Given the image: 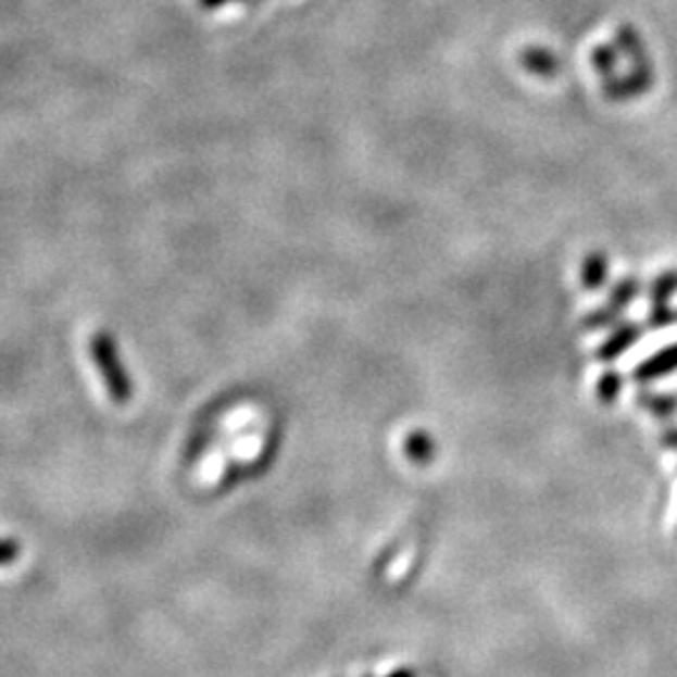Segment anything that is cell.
I'll list each match as a JSON object with an SVG mask.
<instances>
[{
	"label": "cell",
	"instance_id": "277c9868",
	"mask_svg": "<svg viewBox=\"0 0 677 677\" xmlns=\"http://www.w3.org/2000/svg\"><path fill=\"white\" fill-rule=\"evenodd\" d=\"M638 337H640V331H638V329H632V326H625V329H617V331L613 334V337H610V339L605 341V347L600 349V356H602V359H615V356H619L623 352H627V347L638 341Z\"/></svg>",
	"mask_w": 677,
	"mask_h": 677
},
{
	"label": "cell",
	"instance_id": "ba28073f",
	"mask_svg": "<svg viewBox=\"0 0 677 677\" xmlns=\"http://www.w3.org/2000/svg\"><path fill=\"white\" fill-rule=\"evenodd\" d=\"M617 394H619V377L617 374H605L600 381V397L610 402V399H615Z\"/></svg>",
	"mask_w": 677,
	"mask_h": 677
},
{
	"label": "cell",
	"instance_id": "5b68a950",
	"mask_svg": "<svg viewBox=\"0 0 677 677\" xmlns=\"http://www.w3.org/2000/svg\"><path fill=\"white\" fill-rule=\"evenodd\" d=\"M605 274H607V268H605V259L602 256H590L585 261V268H582V279H585V284H587V289H598L600 284H602V279H605Z\"/></svg>",
	"mask_w": 677,
	"mask_h": 677
},
{
	"label": "cell",
	"instance_id": "52a82bcc",
	"mask_svg": "<svg viewBox=\"0 0 677 677\" xmlns=\"http://www.w3.org/2000/svg\"><path fill=\"white\" fill-rule=\"evenodd\" d=\"M592 61L600 68V73H610V71L615 68V63H617V53L613 51V48L602 46V48H598V51L592 53Z\"/></svg>",
	"mask_w": 677,
	"mask_h": 677
},
{
	"label": "cell",
	"instance_id": "8992f818",
	"mask_svg": "<svg viewBox=\"0 0 677 677\" xmlns=\"http://www.w3.org/2000/svg\"><path fill=\"white\" fill-rule=\"evenodd\" d=\"M21 557V542L13 537H0V567L13 565Z\"/></svg>",
	"mask_w": 677,
	"mask_h": 677
},
{
	"label": "cell",
	"instance_id": "6da1fadb",
	"mask_svg": "<svg viewBox=\"0 0 677 677\" xmlns=\"http://www.w3.org/2000/svg\"><path fill=\"white\" fill-rule=\"evenodd\" d=\"M91 356L96 362V369L101 374L105 391L116 404H126L130 397H134V381L121 364L116 339L105 331H96L91 339Z\"/></svg>",
	"mask_w": 677,
	"mask_h": 677
},
{
	"label": "cell",
	"instance_id": "7a4b0ae2",
	"mask_svg": "<svg viewBox=\"0 0 677 677\" xmlns=\"http://www.w3.org/2000/svg\"><path fill=\"white\" fill-rule=\"evenodd\" d=\"M677 372V344L663 349L655 356H650L648 362H642V366L638 369V379L650 381L657 377H665V374Z\"/></svg>",
	"mask_w": 677,
	"mask_h": 677
},
{
	"label": "cell",
	"instance_id": "8fae6325",
	"mask_svg": "<svg viewBox=\"0 0 677 677\" xmlns=\"http://www.w3.org/2000/svg\"><path fill=\"white\" fill-rule=\"evenodd\" d=\"M663 442H665V444H673V447H677V431H675V429H673V431H665Z\"/></svg>",
	"mask_w": 677,
	"mask_h": 677
},
{
	"label": "cell",
	"instance_id": "30bf717a",
	"mask_svg": "<svg viewBox=\"0 0 677 677\" xmlns=\"http://www.w3.org/2000/svg\"><path fill=\"white\" fill-rule=\"evenodd\" d=\"M389 677H417V673L410 670V667H402V670H394Z\"/></svg>",
	"mask_w": 677,
	"mask_h": 677
},
{
	"label": "cell",
	"instance_id": "9c48e42d",
	"mask_svg": "<svg viewBox=\"0 0 677 677\" xmlns=\"http://www.w3.org/2000/svg\"><path fill=\"white\" fill-rule=\"evenodd\" d=\"M199 3L203 8H222L224 3H228V0H199Z\"/></svg>",
	"mask_w": 677,
	"mask_h": 677
},
{
	"label": "cell",
	"instance_id": "3957f363",
	"mask_svg": "<svg viewBox=\"0 0 677 677\" xmlns=\"http://www.w3.org/2000/svg\"><path fill=\"white\" fill-rule=\"evenodd\" d=\"M522 63H525L527 71L540 73V76H552V73H557V59H554L550 51H544V48H527V51L522 53Z\"/></svg>",
	"mask_w": 677,
	"mask_h": 677
}]
</instances>
